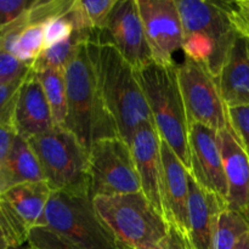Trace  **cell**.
Here are the masks:
<instances>
[{"label":"cell","instance_id":"obj_14","mask_svg":"<svg viewBox=\"0 0 249 249\" xmlns=\"http://www.w3.org/2000/svg\"><path fill=\"white\" fill-rule=\"evenodd\" d=\"M163 212L170 228L187 238L189 236V170L162 141Z\"/></svg>","mask_w":249,"mask_h":249},{"label":"cell","instance_id":"obj_23","mask_svg":"<svg viewBox=\"0 0 249 249\" xmlns=\"http://www.w3.org/2000/svg\"><path fill=\"white\" fill-rule=\"evenodd\" d=\"M249 233V219L241 212L225 208L219 215L216 249H238Z\"/></svg>","mask_w":249,"mask_h":249},{"label":"cell","instance_id":"obj_35","mask_svg":"<svg viewBox=\"0 0 249 249\" xmlns=\"http://www.w3.org/2000/svg\"><path fill=\"white\" fill-rule=\"evenodd\" d=\"M9 247H10L9 240H7L6 235H5L2 228L0 226V249H7Z\"/></svg>","mask_w":249,"mask_h":249},{"label":"cell","instance_id":"obj_22","mask_svg":"<svg viewBox=\"0 0 249 249\" xmlns=\"http://www.w3.org/2000/svg\"><path fill=\"white\" fill-rule=\"evenodd\" d=\"M94 33L74 32L73 36L66 39L65 41L45 48L36 58V62L32 65V71L39 72L44 70H65L77 51L78 46L84 41H89Z\"/></svg>","mask_w":249,"mask_h":249},{"label":"cell","instance_id":"obj_30","mask_svg":"<svg viewBox=\"0 0 249 249\" xmlns=\"http://www.w3.org/2000/svg\"><path fill=\"white\" fill-rule=\"evenodd\" d=\"M229 125L249 157V106L228 108Z\"/></svg>","mask_w":249,"mask_h":249},{"label":"cell","instance_id":"obj_2","mask_svg":"<svg viewBox=\"0 0 249 249\" xmlns=\"http://www.w3.org/2000/svg\"><path fill=\"white\" fill-rule=\"evenodd\" d=\"M65 78L68 105L65 129L78 139L88 152L97 141L119 136L100 92L88 41L78 46L65 67Z\"/></svg>","mask_w":249,"mask_h":249},{"label":"cell","instance_id":"obj_26","mask_svg":"<svg viewBox=\"0 0 249 249\" xmlns=\"http://www.w3.org/2000/svg\"><path fill=\"white\" fill-rule=\"evenodd\" d=\"M0 226L4 230L10 246H23L28 242L29 230L11 208L0 199Z\"/></svg>","mask_w":249,"mask_h":249},{"label":"cell","instance_id":"obj_19","mask_svg":"<svg viewBox=\"0 0 249 249\" xmlns=\"http://www.w3.org/2000/svg\"><path fill=\"white\" fill-rule=\"evenodd\" d=\"M51 192L53 191L46 181L28 182L10 189L0 199L14 211L19 220L31 231V229L40 224Z\"/></svg>","mask_w":249,"mask_h":249},{"label":"cell","instance_id":"obj_41","mask_svg":"<svg viewBox=\"0 0 249 249\" xmlns=\"http://www.w3.org/2000/svg\"><path fill=\"white\" fill-rule=\"evenodd\" d=\"M246 38H248V39H249V36H246Z\"/></svg>","mask_w":249,"mask_h":249},{"label":"cell","instance_id":"obj_27","mask_svg":"<svg viewBox=\"0 0 249 249\" xmlns=\"http://www.w3.org/2000/svg\"><path fill=\"white\" fill-rule=\"evenodd\" d=\"M73 33H74V23H73L72 16H71V10L66 14L50 17L44 22L45 48L65 41L66 39L71 38Z\"/></svg>","mask_w":249,"mask_h":249},{"label":"cell","instance_id":"obj_36","mask_svg":"<svg viewBox=\"0 0 249 249\" xmlns=\"http://www.w3.org/2000/svg\"><path fill=\"white\" fill-rule=\"evenodd\" d=\"M238 249H249V233L247 235V237L243 240V242L241 243V246L238 247Z\"/></svg>","mask_w":249,"mask_h":249},{"label":"cell","instance_id":"obj_24","mask_svg":"<svg viewBox=\"0 0 249 249\" xmlns=\"http://www.w3.org/2000/svg\"><path fill=\"white\" fill-rule=\"evenodd\" d=\"M118 0H77L85 27L90 32H101L106 27Z\"/></svg>","mask_w":249,"mask_h":249},{"label":"cell","instance_id":"obj_11","mask_svg":"<svg viewBox=\"0 0 249 249\" xmlns=\"http://www.w3.org/2000/svg\"><path fill=\"white\" fill-rule=\"evenodd\" d=\"M146 40L153 62L174 65V55L182 50L184 28L175 0H138Z\"/></svg>","mask_w":249,"mask_h":249},{"label":"cell","instance_id":"obj_18","mask_svg":"<svg viewBox=\"0 0 249 249\" xmlns=\"http://www.w3.org/2000/svg\"><path fill=\"white\" fill-rule=\"evenodd\" d=\"M218 80L228 108L249 106V51L247 38L242 33L229 51Z\"/></svg>","mask_w":249,"mask_h":249},{"label":"cell","instance_id":"obj_16","mask_svg":"<svg viewBox=\"0 0 249 249\" xmlns=\"http://www.w3.org/2000/svg\"><path fill=\"white\" fill-rule=\"evenodd\" d=\"M226 202L202 189L189 174V249H216V230Z\"/></svg>","mask_w":249,"mask_h":249},{"label":"cell","instance_id":"obj_20","mask_svg":"<svg viewBox=\"0 0 249 249\" xmlns=\"http://www.w3.org/2000/svg\"><path fill=\"white\" fill-rule=\"evenodd\" d=\"M10 184L12 187L28 182L45 181L38 157L28 140L17 135L7 162Z\"/></svg>","mask_w":249,"mask_h":249},{"label":"cell","instance_id":"obj_37","mask_svg":"<svg viewBox=\"0 0 249 249\" xmlns=\"http://www.w3.org/2000/svg\"><path fill=\"white\" fill-rule=\"evenodd\" d=\"M7 249H28V243L23 246H10Z\"/></svg>","mask_w":249,"mask_h":249},{"label":"cell","instance_id":"obj_8","mask_svg":"<svg viewBox=\"0 0 249 249\" xmlns=\"http://www.w3.org/2000/svg\"><path fill=\"white\" fill-rule=\"evenodd\" d=\"M177 73L189 125L203 124L216 131L228 128V107L218 78L208 67L185 57L184 62L177 63Z\"/></svg>","mask_w":249,"mask_h":249},{"label":"cell","instance_id":"obj_38","mask_svg":"<svg viewBox=\"0 0 249 249\" xmlns=\"http://www.w3.org/2000/svg\"><path fill=\"white\" fill-rule=\"evenodd\" d=\"M245 215H246V216H247V218L249 219V209H248V211H247V212H246V214H245Z\"/></svg>","mask_w":249,"mask_h":249},{"label":"cell","instance_id":"obj_4","mask_svg":"<svg viewBox=\"0 0 249 249\" xmlns=\"http://www.w3.org/2000/svg\"><path fill=\"white\" fill-rule=\"evenodd\" d=\"M92 203L122 249H156L169 235V224L142 191L96 197Z\"/></svg>","mask_w":249,"mask_h":249},{"label":"cell","instance_id":"obj_33","mask_svg":"<svg viewBox=\"0 0 249 249\" xmlns=\"http://www.w3.org/2000/svg\"><path fill=\"white\" fill-rule=\"evenodd\" d=\"M232 19L238 32L249 36V0L232 2Z\"/></svg>","mask_w":249,"mask_h":249},{"label":"cell","instance_id":"obj_39","mask_svg":"<svg viewBox=\"0 0 249 249\" xmlns=\"http://www.w3.org/2000/svg\"><path fill=\"white\" fill-rule=\"evenodd\" d=\"M247 43H248V51H249V39L247 38Z\"/></svg>","mask_w":249,"mask_h":249},{"label":"cell","instance_id":"obj_13","mask_svg":"<svg viewBox=\"0 0 249 249\" xmlns=\"http://www.w3.org/2000/svg\"><path fill=\"white\" fill-rule=\"evenodd\" d=\"M131 148L141 182V191L155 208L163 212V163L162 140L152 123H145L134 133Z\"/></svg>","mask_w":249,"mask_h":249},{"label":"cell","instance_id":"obj_40","mask_svg":"<svg viewBox=\"0 0 249 249\" xmlns=\"http://www.w3.org/2000/svg\"><path fill=\"white\" fill-rule=\"evenodd\" d=\"M28 249H34V248H32V247H29V246H28Z\"/></svg>","mask_w":249,"mask_h":249},{"label":"cell","instance_id":"obj_5","mask_svg":"<svg viewBox=\"0 0 249 249\" xmlns=\"http://www.w3.org/2000/svg\"><path fill=\"white\" fill-rule=\"evenodd\" d=\"M39 226H48L80 249H122L88 194L51 192Z\"/></svg>","mask_w":249,"mask_h":249},{"label":"cell","instance_id":"obj_1","mask_svg":"<svg viewBox=\"0 0 249 249\" xmlns=\"http://www.w3.org/2000/svg\"><path fill=\"white\" fill-rule=\"evenodd\" d=\"M88 51L105 106L116 124L119 138L129 143L142 124H153L136 71L109 44L90 39Z\"/></svg>","mask_w":249,"mask_h":249},{"label":"cell","instance_id":"obj_25","mask_svg":"<svg viewBox=\"0 0 249 249\" xmlns=\"http://www.w3.org/2000/svg\"><path fill=\"white\" fill-rule=\"evenodd\" d=\"M17 133L12 122L0 123V197L11 189L7 162L14 147Z\"/></svg>","mask_w":249,"mask_h":249},{"label":"cell","instance_id":"obj_9","mask_svg":"<svg viewBox=\"0 0 249 249\" xmlns=\"http://www.w3.org/2000/svg\"><path fill=\"white\" fill-rule=\"evenodd\" d=\"M184 34L199 33L215 46L216 57L224 62L240 34L232 19V2L206 0H175Z\"/></svg>","mask_w":249,"mask_h":249},{"label":"cell","instance_id":"obj_3","mask_svg":"<svg viewBox=\"0 0 249 249\" xmlns=\"http://www.w3.org/2000/svg\"><path fill=\"white\" fill-rule=\"evenodd\" d=\"M136 78L160 140L190 170V125L178 80L177 63L162 66L152 62L136 71Z\"/></svg>","mask_w":249,"mask_h":249},{"label":"cell","instance_id":"obj_10","mask_svg":"<svg viewBox=\"0 0 249 249\" xmlns=\"http://www.w3.org/2000/svg\"><path fill=\"white\" fill-rule=\"evenodd\" d=\"M91 39L113 46L135 71L153 62L138 0H118L104 31L95 32Z\"/></svg>","mask_w":249,"mask_h":249},{"label":"cell","instance_id":"obj_17","mask_svg":"<svg viewBox=\"0 0 249 249\" xmlns=\"http://www.w3.org/2000/svg\"><path fill=\"white\" fill-rule=\"evenodd\" d=\"M228 184L226 208L246 214L249 209V157L230 125L218 131Z\"/></svg>","mask_w":249,"mask_h":249},{"label":"cell","instance_id":"obj_28","mask_svg":"<svg viewBox=\"0 0 249 249\" xmlns=\"http://www.w3.org/2000/svg\"><path fill=\"white\" fill-rule=\"evenodd\" d=\"M27 243L34 249H80L48 226H36L31 229Z\"/></svg>","mask_w":249,"mask_h":249},{"label":"cell","instance_id":"obj_31","mask_svg":"<svg viewBox=\"0 0 249 249\" xmlns=\"http://www.w3.org/2000/svg\"><path fill=\"white\" fill-rule=\"evenodd\" d=\"M36 0H0V31L14 23Z\"/></svg>","mask_w":249,"mask_h":249},{"label":"cell","instance_id":"obj_34","mask_svg":"<svg viewBox=\"0 0 249 249\" xmlns=\"http://www.w3.org/2000/svg\"><path fill=\"white\" fill-rule=\"evenodd\" d=\"M156 249H187V247L184 241V237L175 230L170 229L169 235L165 238L164 242Z\"/></svg>","mask_w":249,"mask_h":249},{"label":"cell","instance_id":"obj_21","mask_svg":"<svg viewBox=\"0 0 249 249\" xmlns=\"http://www.w3.org/2000/svg\"><path fill=\"white\" fill-rule=\"evenodd\" d=\"M34 73L38 77L50 105L55 128H65L68 111L65 70H44Z\"/></svg>","mask_w":249,"mask_h":249},{"label":"cell","instance_id":"obj_32","mask_svg":"<svg viewBox=\"0 0 249 249\" xmlns=\"http://www.w3.org/2000/svg\"><path fill=\"white\" fill-rule=\"evenodd\" d=\"M23 79L9 83V84L0 85V123L12 122V114H14L17 92H18V89Z\"/></svg>","mask_w":249,"mask_h":249},{"label":"cell","instance_id":"obj_29","mask_svg":"<svg viewBox=\"0 0 249 249\" xmlns=\"http://www.w3.org/2000/svg\"><path fill=\"white\" fill-rule=\"evenodd\" d=\"M31 71V66L17 60L9 51L0 50V85L23 79Z\"/></svg>","mask_w":249,"mask_h":249},{"label":"cell","instance_id":"obj_12","mask_svg":"<svg viewBox=\"0 0 249 249\" xmlns=\"http://www.w3.org/2000/svg\"><path fill=\"white\" fill-rule=\"evenodd\" d=\"M189 146L190 175L202 189L216 195L226 202L228 184L224 173L218 131L203 124H191Z\"/></svg>","mask_w":249,"mask_h":249},{"label":"cell","instance_id":"obj_6","mask_svg":"<svg viewBox=\"0 0 249 249\" xmlns=\"http://www.w3.org/2000/svg\"><path fill=\"white\" fill-rule=\"evenodd\" d=\"M51 191L89 195V152L65 128L28 140Z\"/></svg>","mask_w":249,"mask_h":249},{"label":"cell","instance_id":"obj_7","mask_svg":"<svg viewBox=\"0 0 249 249\" xmlns=\"http://www.w3.org/2000/svg\"><path fill=\"white\" fill-rule=\"evenodd\" d=\"M141 192V182L129 143L119 136L100 140L89 150V196Z\"/></svg>","mask_w":249,"mask_h":249},{"label":"cell","instance_id":"obj_15","mask_svg":"<svg viewBox=\"0 0 249 249\" xmlns=\"http://www.w3.org/2000/svg\"><path fill=\"white\" fill-rule=\"evenodd\" d=\"M12 123L17 135L26 140L44 135L55 129L50 105L32 68L17 92Z\"/></svg>","mask_w":249,"mask_h":249}]
</instances>
